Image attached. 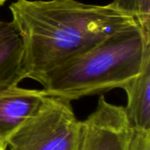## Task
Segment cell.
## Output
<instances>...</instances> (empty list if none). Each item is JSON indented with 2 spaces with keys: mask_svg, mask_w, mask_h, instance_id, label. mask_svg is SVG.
<instances>
[{
  "mask_svg": "<svg viewBox=\"0 0 150 150\" xmlns=\"http://www.w3.org/2000/svg\"><path fill=\"white\" fill-rule=\"evenodd\" d=\"M10 11L24 40L27 78L35 81L112 33L137 22L112 3L17 0Z\"/></svg>",
  "mask_w": 150,
  "mask_h": 150,
  "instance_id": "obj_1",
  "label": "cell"
},
{
  "mask_svg": "<svg viewBox=\"0 0 150 150\" xmlns=\"http://www.w3.org/2000/svg\"><path fill=\"white\" fill-rule=\"evenodd\" d=\"M150 60V31L125 26L36 81L47 95L69 101L122 88Z\"/></svg>",
  "mask_w": 150,
  "mask_h": 150,
  "instance_id": "obj_2",
  "label": "cell"
},
{
  "mask_svg": "<svg viewBox=\"0 0 150 150\" xmlns=\"http://www.w3.org/2000/svg\"><path fill=\"white\" fill-rule=\"evenodd\" d=\"M83 121L71 101L46 96L37 112L8 140L9 150H80L84 145Z\"/></svg>",
  "mask_w": 150,
  "mask_h": 150,
  "instance_id": "obj_3",
  "label": "cell"
},
{
  "mask_svg": "<svg viewBox=\"0 0 150 150\" xmlns=\"http://www.w3.org/2000/svg\"><path fill=\"white\" fill-rule=\"evenodd\" d=\"M83 122L85 150H127L133 128L125 107L111 104L101 96L95 111Z\"/></svg>",
  "mask_w": 150,
  "mask_h": 150,
  "instance_id": "obj_4",
  "label": "cell"
},
{
  "mask_svg": "<svg viewBox=\"0 0 150 150\" xmlns=\"http://www.w3.org/2000/svg\"><path fill=\"white\" fill-rule=\"evenodd\" d=\"M46 96L42 90L18 86L0 92V144L6 147L9 138L37 112Z\"/></svg>",
  "mask_w": 150,
  "mask_h": 150,
  "instance_id": "obj_5",
  "label": "cell"
},
{
  "mask_svg": "<svg viewBox=\"0 0 150 150\" xmlns=\"http://www.w3.org/2000/svg\"><path fill=\"white\" fill-rule=\"evenodd\" d=\"M27 78L25 43L13 21L0 20V92Z\"/></svg>",
  "mask_w": 150,
  "mask_h": 150,
  "instance_id": "obj_6",
  "label": "cell"
},
{
  "mask_svg": "<svg viewBox=\"0 0 150 150\" xmlns=\"http://www.w3.org/2000/svg\"><path fill=\"white\" fill-rule=\"evenodd\" d=\"M121 89L127 93L125 111L131 127L140 131H150V60Z\"/></svg>",
  "mask_w": 150,
  "mask_h": 150,
  "instance_id": "obj_7",
  "label": "cell"
},
{
  "mask_svg": "<svg viewBox=\"0 0 150 150\" xmlns=\"http://www.w3.org/2000/svg\"><path fill=\"white\" fill-rule=\"evenodd\" d=\"M112 4L130 13L144 29L150 31V0H113Z\"/></svg>",
  "mask_w": 150,
  "mask_h": 150,
  "instance_id": "obj_8",
  "label": "cell"
},
{
  "mask_svg": "<svg viewBox=\"0 0 150 150\" xmlns=\"http://www.w3.org/2000/svg\"><path fill=\"white\" fill-rule=\"evenodd\" d=\"M127 150H150V131H140L133 128Z\"/></svg>",
  "mask_w": 150,
  "mask_h": 150,
  "instance_id": "obj_9",
  "label": "cell"
},
{
  "mask_svg": "<svg viewBox=\"0 0 150 150\" xmlns=\"http://www.w3.org/2000/svg\"><path fill=\"white\" fill-rule=\"evenodd\" d=\"M0 150H6V147H4V145L0 144Z\"/></svg>",
  "mask_w": 150,
  "mask_h": 150,
  "instance_id": "obj_10",
  "label": "cell"
},
{
  "mask_svg": "<svg viewBox=\"0 0 150 150\" xmlns=\"http://www.w3.org/2000/svg\"><path fill=\"white\" fill-rule=\"evenodd\" d=\"M6 1H7V0H0V5H3Z\"/></svg>",
  "mask_w": 150,
  "mask_h": 150,
  "instance_id": "obj_11",
  "label": "cell"
},
{
  "mask_svg": "<svg viewBox=\"0 0 150 150\" xmlns=\"http://www.w3.org/2000/svg\"><path fill=\"white\" fill-rule=\"evenodd\" d=\"M80 150H85V140H84V145H83V147Z\"/></svg>",
  "mask_w": 150,
  "mask_h": 150,
  "instance_id": "obj_12",
  "label": "cell"
}]
</instances>
